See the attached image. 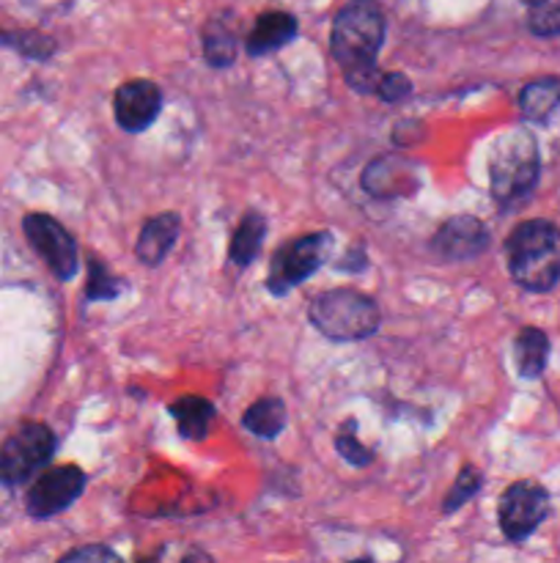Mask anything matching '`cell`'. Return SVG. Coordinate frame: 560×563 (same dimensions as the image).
<instances>
[{
	"label": "cell",
	"instance_id": "cell-25",
	"mask_svg": "<svg viewBox=\"0 0 560 563\" xmlns=\"http://www.w3.org/2000/svg\"><path fill=\"white\" fill-rule=\"evenodd\" d=\"M3 42L11 44L14 49H20V53L27 55V58H36V60L49 58V55L55 53V42L53 38L42 36V33H9V36H3Z\"/></svg>",
	"mask_w": 560,
	"mask_h": 563
},
{
	"label": "cell",
	"instance_id": "cell-14",
	"mask_svg": "<svg viewBox=\"0 0 560 563\" xmlns=\"http://www.w3.org/2000/svg\"><path fill=\"white\" fill-rule=\"evenodd\" d=\"M296 31H300V25H296L294 16L285 14V11H267V14L258 16L253 31L247 33L245 47L253 58H261V55L285 47L296 36Z\"/></svg>",
	"mask_w": 560,
	"mask_h": 563
},
{
	"label": "cell",
	"instance_id": "cell-5",
	"mask_svg": "<svg viewBox=\"0 0 560 563\" xmlns=\"http://www.w3.org/2000/svg\"><path fill=\"white\" fill-rule=\"evenodd\" d=\"M333 253V234L329 231H316V234L296 236V240L283 242L275 251L272 267H269L267 289L275 297L289 295L294 286L305 284L313 273L322 269L327 256Z\"/></svg>",
	"mask_w": 560,
	"mask_h": 563
},
{
	"label": "cell",
	"instance_id": "cell-2",
	"mask_svg": "<svg viewBox=\"0 0 560 563\" xmlns=\"http://www.w3.org/2000/svg\"><path fill=\"white\" fill-rule=\"evenodd\" d=\"M508 273L522 289L549 291L560 280V225L552 220H525L505 242Z\"/></svg>",
	"mask_w": 560,
	"mask_h": 563
},
{
	"label": "cell",
	"instance_id": "cell-28",
	"mask_svg": "<svg viewBox=\"0 0 560 563\" xmlns=\"http://www.w3.org/2000/svg\"><path fill=\"white\" fill-rule=\"evenodd\" d=\"M525 3H530V5H536V3H541V0H525Z\"/></svg>",
	"mask_w": 560,
	"mask_h": 563
},
{
	"label": "cell",
	"instance_id": "cell-27",
	"mask_svg": "<svg viewBox=\"0 0 560 563\" xmlns=\"http://www.w3.org/2000/svg\"><path fill=\"white\" fill-rule=\"evenodd\" d=\"M64 561H119V555L110 548H102V544H93V548H80L71 550V553L64 555Z\"/></svg>",
	"mask_w": 560,
	"mask_h": 563
},
{
	"label": "cell",
	"instance_id": "cell-21",
	"mask_svg": "<svg viewBox=\"0 0 560 563\" xmlns=\"http://www.w3.org/2000/svg\"><path fill=\"white\" fill-rule=\"evenodd\" d=\"M124 286L119 284L115 275H110V269L104 267L97 258H88V284H86V300L99 302V300H115L121 295Z\"/></svg>",
	"mask_w": 560,
	"mask_h": 563
},
{
	"label": "cell",
	"instance_id": "cell-15",
	"mask_svg": "<svg viewBox=\"0 0 560 563\" xmlns=\"http://www.w3.org/2000/svg\"><path fill=\"white\" fill-rule=\"evenodd\" d=\"M170 418L176 421V429L184 440H203L209 434V427L214 421V405L203 396H181L168 407Z\"/></svg>",
	"mask_w": 560,
	"mask_h": 563
},
{
	"label": "cell",
	"instance_id": "cell-22",
	"mask_svg": "<svg viewBox=\"0 0 560 563\" xmlns=\"http://www.w3.org/2000/svg\"><path fill=\"white\" fill-rule=\"evenodd\" d=\"M481 487H483L481 471H475V467L467 465L464 471L459 473V478H456L453 487H450L448 498H445V506H443L445 515H450V511L461 509V506H464L467 500H470L472 495H475Z\"/></svg>",
	"mask_w": 560,
	"mask_h": 563
},
{
	"label": "cell",
	"instance_id": "cell-19",
	"mask_svg": "<svg viewBox=\"0 0 560 563\" xmlns=\"http://www.w3.org/2000/svg\"><path fill=\"white\" fill-rule=\"evenodd\" d=\"M242 423H245L247 432H253L256 438H264V440L278 438L285 427L283 399H278V396H264V399L253 401V405L247 407Z\"/></svg>",
	"mask_w": 560,
	"mask_h": 563
},
{
	"label": "cell",
	"instance_id": "cell-9",
	"mask_svg": "<svg viewBox=\"0 0 560 563\" xmlns=\"http://www.w3.org/2000/svg\"><path fill=\"white\" fill-rule=\"evenodd\" d=\"M86 489V473L75 465H60L42 473L31 489H27V515L36 520H49L69 509L80 493Z\"/></svg>",
	"mask_w": 560,
	"mask_h": 563
},
{
	"label": "cell",
	"instance_id": "cell-10",
	"mask_svg": "<svg viewBox=\"0 0 560 563\" xmlns=\"http://www.w3.org/2000/svg\"><path fill=\"white\" fill-rule=\"evenodd\" d=\"M115 121L126 132H143L163 110V91L152 80H126L115 91Z\"/></svg>",
	"mask_w": 560,
	"mask_h": 563
},
{
	"label": "cell",
	"instance_id": "cell-3",
	"mask_svg": "<svg viewBox=\"0 0 560 563\" xmlns=\"http://www.w3.org/2000/svg\"><path fill=\"white\" fill-rule=\"evenodd\" d=\"M538 146L527 130H511L494 141L489 154V185L494 201L511 207L530 196L538 181Z\"/></svg>",
	"mask_w": 560,
	"mask_h": 563
},
{
	"label": "cell",
	"instance_id": "cell-6",
	"mask_svg": "<svg viewBox=\"0 0 560 563\" xmlns=\"http://www.w3.org/2000/svg\"><path fill=\"white\" fill-rule=\"evenodd\" d=\"M55 454V434L44 423H25L0 449V484L16 487L36 476Z\"/></svg>",
	"mask_w": 560,
	"mask_h": 563
},
{
	"label": "cell",
	"instance_id": "cell-24",
	"mask_svg": "<svg viewBox=\"0 0 560 563\" xmlns=\"http://www.w3.org/2000/svg\"><path fill=\"white\" fill-rule=\"evenodd\" d=\"M355 427H357L355 421H349V423H344V427H340L338 438H335V449H338V454L344 456V460L349 462V465L366 467L368 462L373 460V454L366 449V445L360 443V440H357Z\"/></svg>",
	"mask_w": 560,
	"mask_h": 563
},
{
	"label": "cell",
	"instance_id": "cell-7",
	"mask_svg": "<svg viewBox=\"0 0 560 563\" xmlns=\"http://www.w3.org/2000/svg\"><path fill=\"white\" fill-rule=\"evenodd\" d=\"M549 515V493L538 482H516L503 493L497 520L508 542H525Z\"/></svg>",
	"mask_w": 560,
	"mask_h": 563
},
{
	"label": "cell",
	"instance_id": "cell-20",
	"mask_svg": "<svg viewBox=\"0 0 560 563\" xmlns=\"http://www.w3.org/2000/svg\"><path fill=\"white\" fill-rule=\"evenodd\" d=\"M203 53H206V60L217 69L223 66H231L236 60V38L234 33L225 31L220 22H212V27L203 36Z\"/></svg>",
	"mask_w": 560,
	"mask_h": 563
},
{
	"label": "cell",
	"instance_id": "cell-23",
	"mask_svg": "<svg viewBox=\"0 0 560 563\" xmlns=\"http://www.w3.org/2000/svg\"><path fill=\"white\" fill-rule=\"evenodd\" d=\"M527 27L541 38L560 36V3L541 0V3L533 5L530 16H527Z\"/></svg>",
	"mask_w": 560,
	"mask_h": 563
},
{
	"label": "cell",
	"instance_id": "cell-1",
	"mask_svg": "<svg viewBox=\"0 0 560 563\" xmlns=\"http://www.w3.org/2000/svg\"><path fill=\"white\" fill-rule=\"evenodd\" d=\"M384 42V14L377 0H349L333 20L329 49L357 93H377V55Z\"/></svg>",
	"mask_w": 560,
	"mask_h": 563
},
{
	"label": "cell",
	"instance_id": "cell-26",
	"mask_svg": "<svg viewBox=\"0 0 560 563\" xmlns=\"http://www.w3.org/2000/svg\"><path fill=\"white\" fill-rule=\"evenodd\" d=\"M377 93L382 97V102L399 104V102H404L406 97H412V82L406 80L401 71H390V75L379 77Z\"/></svg>",
	"mask_w": 560,
	"mask_h": 563
},
{
	"label": "cell",
	"instance_id": "cell-8",
	"mask_svg": "<svg viewBox=\"0 0 560 563\" xmlns=\"http://www.w3.org/2000/svg\"><path fill=\"white\" fill-rule=\"evenodd\" d=\"M22 229H25L31 247L44 258V264L53 269L55 278H75L77 267H80V262H77V245L75 240H71L69 231H66L58 220L42 212H31L22 220Z\"/></svg>",
	"mask_w": 560,
	"mask_h": 563
},
{
	"label": "cell",
	"instance_id": "cell-18",
	"mask_svg": "<svg viewBox=\"0 0 560 563\" xmlns=\"http://www.w3.org/2000/svg\"><path fill=\"white\" fill-rule=\"evenodd\" d=\"M264 234H267V220L261 212H247L236 225L234 236H231L228 256L236 267H247L253 258L258 256L264 245Z\"/></svg>",
	"mask_w": 560,
	"mask_h": 563
},
{
	"label": "cell",
	"instance_id": "cell-17",
	"mask_svg": "<svg viewBox=\"0 0 560 563\" xmlns=\"http://www.w3.org/2000/svg\"><path fill=\"white\" fill-rule=\"evenodd\" d=\"M514 357H516V368H519L522 377L525 379L541 377L544 368H547V361H549L547 333L538 328H522L519 335H516Z\"/></svg>",
	"mask_w": 560,
	"mask_h": 563
},
{
	"label": "cell",
	"instance_id": "cell-13",
	"mask_svg": "<svg viewBox=\"0 0 560 563\" xmlns=\"http://www.w3.org/2000/svg\"><path fill=\"white\" fill-rule=\"evenodd\" d=\"M415 165H410L401 157H379L368 165V170L362 174V185L366 190H371L373 196L388 198L399 196V192H415Z\"/></svg>",
	"mask_w": 560,
	"mask_h": 563
},
{
	"label": "cell",
	"instance_id": "cell-16",
	"mask_svg": "<svg viewBox=\"0 0 560 563\" xmlns=\"http://www.w3.org/2000/svg\"><path fill=\"white\" fill-rule=\"evenodd\" d=\"M519 110L527 121H544L552 119L560 110V80L558 77H541L522 88L519 93Z\"/></svg>",
	"mask_w": 560,
	"mask_h": 563
},
{
	"label": "cell",
	"instance_id": "cell-12",
	"mask_svg": "<svg viewBox=\"0 0 560 563\" xmlns=\"http://www.w3.org/2000/svg\"><path fill=\"white\" fill-rule=\"evenodd\" d=\"M181 231V218L176 212H163L157 218L146 220L141 229V236H137L135 253L143 264L148 267H157L163 264V258L168 256L170 247L176 245Z\"/></svg>",
	"mask_w": 560,
	"mask_h": 563
},
{
	"label": "cell",
	"instance_id": "cell-4",
	"mask_svg": "<svg viewBox=\"0 0 560 563\" xmlns=\"http://www.w3.org/2000/svg\"><path fill=\"white\" fill-rule=\"evenodd\" d=\"M313 328L329 341H360L379 330V306L355 289H329L313 297L307 308Z\"/></svg>",
	"mask_w": 560,
	"mask_h": 563
},
{
	"label": "cell",
	"instance_id": "cell-11",
	"mask_svg": "<svg viewBox=\"0 0 560 563\" xmlns=\"http://www.w3.org/2000/svg\"><path fill=\"white\" fill-rule=\"evenodd\" d=\"M489 247V231L472 214H459V218L445 220L443 229L434 234L432 251L445 262H467L475 258Z\"/></svg>",
	"mask_w": 560,
	"mask_h": 563
}]
</instances>
